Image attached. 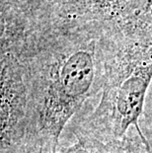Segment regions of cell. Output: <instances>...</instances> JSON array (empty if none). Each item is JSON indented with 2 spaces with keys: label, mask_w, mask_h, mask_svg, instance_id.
<instances>
[{
  "label": "cell",
  "mask_w": 152,
  "mask_h": 153,
  "mask_svg": "<svg viewBox=\"0 0 152 153\" xmlns=\"http://www.w3.org/2000/svg\"><path fill=\"white\" fill-rule=\"evenodd\" d=\"M152 81V43L109 45L101 100L90 118L91 135L102 140L127 136L133 126L141 131L139 118Z\"/></svg>",
  "instance_id": "obj_2"
},
{
  "label": "cell",
  "mask_w": 152,
  "mask_h": 153,
  "mask_svg": "<svg viewBox=\"0 0 152 153\" xmlns=\"http://www.w3.org/2000/svg\"><path fill=\"white\" fill-rule=\"evenodd\" d=\"M1 50L20 63L28 92L25 153H56L68 120L104 85L109 45L41 9L0 3Z\"/></svg>",
  "instance_id": "obj_1"
},
{
  "label": "cell",
  "mask_w": 152,
  "mask_h": 153,
  "mask_svg": "<svg viewBox=\"0 0 152 153\" xmlns=\"http://www.w3.org/2000/svg\"><path fill=\"white\" fill-rule=\"evenodd\" d=\"M77 142L56 153H152L148 141L127 135L122 139L102 140L89 133H76Z\"/></svg>",
  "instance_id": "obj_4"
},
{
  "label": "cell",
  "mask_w": 152,
  "mask_h": 153,
  "mask_svg": "<svg viewBox=\"0 0 152 153\" xmlns=\"http://www.w3.org/2000/svg\"><path fill=\"white\" fill-rule=\"evenodd\" d=\"M44 9L109 45L152 43V0H51Z\"/></svg>",
  "instance_id": "obj_3"
},
{
  "label": "cell",
  "mask_w": 152,
  "mask_h": 153,
  "mask_svg": "<svg viewBox=\"0 0 152 153\" xmlns=\"http://www.w3.org/2000/svg\"><path fill=\"white\" fill-rule=\"evenodd\" d=\"M51 0H0V2L8 3V4L26 7L31 9H39L44 7Z\"/></svg>",
  "instance_id": "obj_5"
},
{
  "label": "cell",
  "mask_w": 152,
  "mask_h": 153,
  "mask_svg": "<svg viewBox=\"0 0 152 153\" xmlns=\"http://www.w3.org/2000/svg\"><path fill=\"white\" fill-rule=\"evenodd\" d=\"M0 152H1V153H24L23 151L18 150V149H11V148H8V149H0Z\"/></svg>",
  "instance_id": "obj_6"
}]
</instances>
